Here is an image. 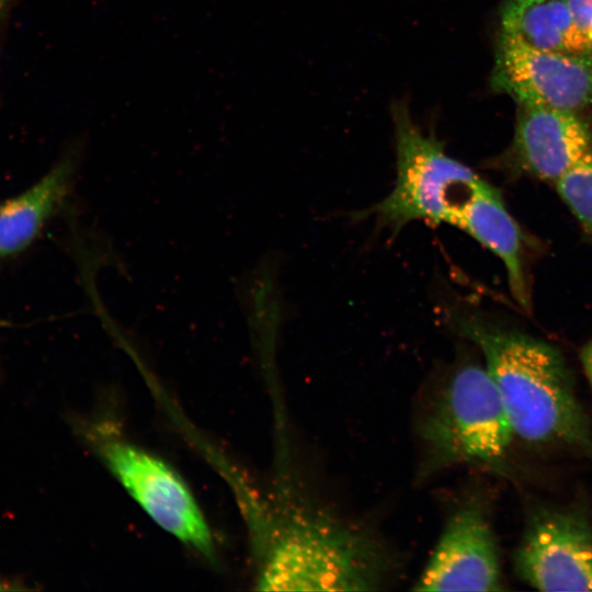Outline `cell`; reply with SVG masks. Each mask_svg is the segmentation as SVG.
Wrapping results in <instances>:
<instances>
[{
  "mask_svg": "<svg viewBox=\"0 0 592 592\" xmlns=\"http://www.w3.org/2000/svg\"><path fill=\"white\" fill-rule=\"evenodd\" d=\"M554 186L592 243V150Z\"/></svg>",
  "mask_w": 592,
  "mask_h": 592,
  "instance_id": "cell-12",
  "label": "cell"
},
{
  "mask_svg": "<svg viewBox=\"0 0 592 592\" xmlns=\"http://www.w3.org/2000/svg\"><path fill=\"white\" fill-rule=\"evenodd\" d=\"M390 117L395 183L388 195L358 216H372L392 232L415 220L459 229L475 201L490 183L452 157L434 133H426L417 123L406 98L391 101Z\"/></svg>",
  "mask_w": 592,
  "mask_h": 592,
  "instance_id": "cell-3",
  "label": "cell"
},
{
  "mask_svg": "<svg viewBox=\"0 0 592 592\" xmlns=\"http://www.w3.org/2000/svg\"><path fill=\"white\" fill-rule=\"evenodd\" d=\"M102 458L161 528L201 555L214 556L210 530L182 479L162 460L129 443H100Z\"/></svg>",
  "mask_w": 592,
  "mask_h": 592,
  "instance_id": "cell-6",
  "label": "cell"
},
{
  "mask_svg": "<svg viewBox=\"0 0 592 592\" xmlns=\"http://www.w3.org/2000/svg\"><path fill=\"white\" fill-rule=\"evenodd\" d=\"M581 363L588 380L592 387V340H590L581 350Z\"/></svg>",
  "mask_w": 592,
  "mask_h": 592,
  "instance_id": "cell-14",
  "label": "cell"
},
{
  "mask_svg": "<svg viewBox=\"0 0 592 592\" xmlns=\"http://www.w3.org/2000/svg\"><path fill=\"white\" fill-rule=\"evenodd\" d=\"M572 20L592 56V0H567Z\"/></svg>",
  "mask_w": 592,
  "mask_h": 592,
  "instance_id": "cell-13",
  "label": "cell"
},
{
  "mask_svg": "<svg viewBox=\"0 0 592 592\" xmlns=\"http://www.w3.org/2000/svg\"><path fill=\"white\" fill-rule=\"evenodd\" d=\"M498 33L536 49L590 56L567 0H504Z\"/></svg>",
  "mask_w": 592,
  "mask_h": 592,
  "instance_id": "cell-11",
  "label": "cell"
},
{
  "mask_svg": "<svg viewBox=\"0 0 592 592\" xmlns=\"http://www.w3.org/2000/svg\"><path fill=\"white\" fill-rule=\"evenodd\" d=\"M419 435L426 469L501 464L515 435L483 363L465 362L454 367L428 408Z\"/></svg>",
  "mask_w": 592,
  "mask_h": 592,
  "instance_id": "cell-4",
  "label": "cell"
},
{
  "mask_svg": "<svg viewBox=\"0 0 592 592\" xmlns=\"http://www.w3.org/2000/svg\"><path fill=\"white\" fill-rule=\"evenodd\" d=\"M501 583L492 528L478 506L465 505L446 521L413 590L499 591Z\"/></svg>",
  "mask_w": 592,
  "mask_h": 592,
  "instance_id": "cell-9",
  "label": "cell"
},
{
  "mask_svg": "<svg viewBox=\"0 0 592 592\" xmlns=\"http://www.w3.org/2000/svg\"><path fill=\"white\" fill-rule=\"evenodd\" d=\"M513 138L490 163L509 174L555 184L592 150V127L579 113L517 103Z\"/></svg>",
  "mask_w": 592,
  "mask_h": 592,
  "instance_id": "cell-7",
  "label": "cell"
},
{
  "mask_svg": "<svg viewBox=\"0 0 592 592\" xmlns=\"http://www.w3.org/2000/svg\"><path fill=\"white\" fill-rule=\"evenodd\" d=\"M490 87L516 104L579 113L592 106V56L536 49L497 33Z\"/></svg>",
  "mask_w": 592,
  "mask_h": 592,
  "instance_id": "cell-5",
  "label": "cell"
},
{
  "mask_svg": "<svg viewBox=\"0 0 592 592\" xmlns=\"http://www.w3.org/2000/svg\"><path fill=\"white\" fill-rule=\"evenodd\" d=\"M449 320L478 348L515 436L533 444L590 445L571 376L554 346L478 311L454 310Z\"/></svg>",
  "mask_w": 592,
  "mask_h": 592,
  "instance_id": "cell-1",
  "label": "cell"
},
{
  "mask_svg": "<svg viewBox=\"0 0 592 592\" xmlns=\"http://www.w3.org/2000/svg\"><path fill=\"white\" fill-rule=\"evenodd\" d=\"M78 152L65 155L35 185L0 205V258L26 248L69 195Z\"/></svg>",
  "mask_w": 592,
  "mask_h": 592,
  "instance_id": "cell-10",
  "label": "cell"
},
{
  "mask_svg": "<svg viewBox=\"0 0 592 592\" xmlns=\"http://www.w3.org/2000/svg\"><path fill=\"white\" fill-rule=\"evenodd\" d=\"M514 565L536 590L592 591V530L574 513H540L528 524Z\"/></svg>",
  "mask_w": 592,
  "mask_h": 592,
  "instance_id": "cell-8",
  "label": "cell"
},
{
  "mask_svg": "<svg viewBox=\"0 0 592 592\" xmlns=\"http://www.w3.org/2000/svg\"><path fill=\"white\" fill-rule=\"evenodd\" d=\"M387 569L364 531L319 510L298 509L271 523L258 588L265 591H372Z\"/></svg>",
  "mask_w": 592,
  "mask_h": 592,
  "instance_id": "cell-2",
  "label": "cell"
},
{
  "mask_svg": "<svg viewBox=\"0 0 592 592\" xmlns=\"http://www.w3.org/2000/svg\"><path fill=\"white\" fill-rule=\"evenodd\" d=\"M9 0H0V10L3 8V5L8 2Z\"/></svg>",
  "mask_w": 592,
  "mask_h": 592,
  "instance_id": "cell-15",
  "label": "cell"
}]
</instances>
